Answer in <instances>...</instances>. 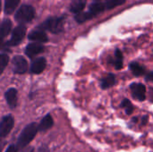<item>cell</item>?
<instances>
[{"instance_id":"6da1fadb","label":"cell","mask_w":153,"mask_h":152,"mask_svg":"<svg viewBox=\"0 0 153 152\" xmlns=\"http://www.w3.org/2000/svg\"><path fill=\"white\" fill-rule=\"evenodd\" d=\"M37 132H38V125L35 123H30L28 125H26L24 129L22 131L18 138V142H17L18 147L21 149L26 147L36 136Z\"/></svg>"},{"instance_id":"7a4b0ae2","label":"cell","mask_w":153,"mask_h":152,"mask_svg":"<svg viewBox=\"0 0 153 152\" xmlns=\"http://www.w3.org/2000/svg\"><path fill=\"white\" fill-rule=\"evenodd\" d=\"M35 16V10L31 5H22L15 13V20L21 23H26L30 22Z\"/></svg>"},{"instance_id":"3957f363","label":"cell","mask_w":153,"mask_h":152,"mask_svg":"<svg viewBox=\"0 0 153 152\" xmlns=\"http://www.w3.org/2000/svg\"><path fill=\"white\" fill-rule=\"evenodd\" d=\"M44 30H48L52 33H59L63 30L64 21L61 17H50L40 26Z\"/></svg>"},{"instance_id":"277c9868","label":"cell","mask_w":153,"mask_h":152,"mask_svg":"<svg viewBox=\"0 0 153 152\" xmlns=\"http://www.w3.org/2000/svg\"><path fill=\"white\" fill-rule=\"evenodd\" d=\"M13 125H14V120L11 115L4 116L0 123V137L1 138L6 137L12 131Z\"/></svg>"},{"instance_id":"5b68a950","label":"cell","mask_w":153,"mask_h":152,"mask_svg":"<svg viewBox=\"0 0 153 152\" xmlns=\"http://www.w3.org/2000/svg\"><path fill=\"white\" fill-rule=\"evenodd\" d=\"M25 34H26V27L24 25L17 26L12 33V37H11V39L8 41V45L9 46L18 45L23 39Z\"/></svg>"},{"instance_id":"8992f818","label":"cell","mask_w":153,"mask_h":152,"mask_svg":"<svg viewBox=\"0 0 153 152\" xmlns=\"http://www.w3.org/2000/svg\"><path fill=\"white\" fill-rule=\"evenodd\" d=\"M13 73L22 74L28 70V63L25 58L20 56H16L13 60Z\"/></svg>"},{"instance_id":"52a82bcc","label":"cell","mask_w":153,"mask_h":152,"mask_svg":"<svg viewBox=\"0 0 153 152\" xmlns=\"http://www.w3.org/2000/svg\"><path fill=\"white\" fill-rule=\"evenodd\" d=\"M131 90L133 92V96L140 100L143 101L146 97V88L142 83H133L131 85Z\"/></svg>"},{"instance_id":"ba28073f","label":"cell","mask_w":153,"mask_h":152,"mask_svg":"<svg viewBox=\"0 0 153 152\" xmlns=\"http://www.w3.org/2000/svg\"><path fill=\"white\" fill-rule=\"evenodd\" d=\"M47 65V61L44 57H39L35 59L30 65V72L35 74H39L44 71Z\"/></svg>"},{"instance_id":"9c48e42d","label":"cell","mask_w":153,"mask_h":152,"mask_svg":"<svg viewBox=\"0 0 153 152\" xmlns=\"http://www.w3.org/2000/svg\"><path fill=\"white\" fill-rule=\"evenodd\" d=\"M44 50V47L41 44L39 43H30L26 47L25 49V53L29 57H33L35 56H37L38 54L41 53Z\"/></svg>"},{"instance_id":"30bf717a","label":"cell","mask_w":153,"mask_h":152,"mask_svg":"<svg viewBox=\"0 0 153 152\" xmlns=\"http://www.w3.org/2000/svg\"><path fill=\"white\" fill-rule=\"evenodd\" d=\"M28 39L35 41V42H47L48 40L47 34L43 31V30H32L29 35H28Z\"/></svg>"},{"instance_id":"8fae6325","label":"cell","mask_w":153,"mask_h":152,"mask_svg":"<svg viewBox=\"0 0 153 152\" xmlns=\"http://www.w3.org/2000/svg\"><path fill=\"white\" fill-rule=\"evenodd\" d=\"M5 99L11 108H14L17 105V90L13 88L9 89L5 92Z\"/></svg>"},{"instance_id":"7c38bea8","label":"cell","mask_w":153,"mask_h":152,"mask_svg":"<svg viewBox=\"0 0 153 152\" xmlns=\"http://www.w3.org/2000/svg\"><path fill=\"white\" fill-rule=\"evenodd\" d=\"M11 29H12V22L10 20H4L1 23L0 25V46L2 45V42L4 37H6L8 33L10 32Z\"/></svg>"},{"instance_id":"4fadbf2b","label":"cell","mask_w":153,"mask_h":152,"mask_svg":"<svg viewBox=\"0 0 153 152\" xmlns=\"http://www.w3.org/2000/svg\"><path fill=\"white\" fill-rule=\"evenodd\" d=\"M53 118L50 115H47L40 122V124L38 126V130L40 132H45L48 129H50L53 125Z\"/></svg>"},{"instance_id":"5bb4252c","label":"cell","mask_w":153,"mask_h":152,"mask_svg":"<svg viewBox=\"0 0 153 152\" xmlns=\"http://www.w3.org/2000/svg\"><path fill=\"white\" fill-rule=\"evenodd\" d=\"M86 5V0H73L70 4V11L74 13H81Z\"/></svg>"},{"instance_id":"9a60e30c","label":"cell","mask_w":153,"mask_h":152,"mask_svg":"<svg viewBox=\"0 0 153 152\" xmlns=\"http://www.w3.org/2000/svg\"><path fill=\"white\" fill-rule=\"evenodd\" d=\"M21 0H5L4 1V13L11 14L14 12Z\"/></svg>"},{"instance_id":"2e32d148","label":"cell","mask_w":153,"mask_h":152,"mask_svg":"<svg viewBox=\"0 0 153 152\" xmlns=\"http://www.w3.org/2000/svg\"><path fill=\"white\" fill-rule=\"evenodd\" d=\"M116 82L115 76L113 74H108L101 81V88L102 89H108L111 86H113Z\"/></svg>"},{"instance_id":"e0dca14e","label":"cell","mask_w":153,"mask_h":152,"mask_svg":"<svg viewBox=\"0 0 153 152\" xmlns=\"http://www.w3.org/2000/svg\"><path fill=\"white\" fill-rule=\"evenodd\" d=\"M105 7H106L105 4H102V3H93V4H91L90 5V12L95 16L98 13L103 12Z\"/></svg>"},{"instance_id":"ac0fdd59","label":"cell","mask_w":153,"mask_h":152,"mask_svg":"<svg viewBox=\"0 0 153 152\" xmlns=\"http://www.w3.org/2000/svg\"><path fill=\"white\" fill-rule=\"evenodd\" d=\"M94 15L91 13V12H87V13H77V15L75 16V20L77 22L79 23H82L90 19H91Z\"/></svg>"},{"instance_id":"d6986e66","label":"cell","mask_w":153,"mask_h":152,"mask_svg":"<svg viewBox=\"0 0 153 152\" xmlns=\"http://www.w3.org/2000/svg\"><path fill=\"white\" fill-rule=\"evenodd\" d=\"M130 69L132 70L133 73L135 76H141L144 73V69L142 67V65H140L137 63H132L130 64Z\"/></svg>"},{"instance_id":"ffe728a7","label":"cell","mask_w":153,"mask_h":152,"mask_svg":"<svg viewBox=\"0 0 153 152\" xmlns=\"http://www.w3.org/2000/svg\"><path fill=\"white\" fill-rule=\"evenodd\" d=\"M9 62V57L5 54H0V74L4 72Z\"/></svg>"},{"instance_id":"44dd1931","label":"cell","mask_w":153,"mask_h":152,"mask_svg":"<svg viewBox=\"0 0 153 152\" xmlns=\"http://www.w3.org/2000/svg\"><path fill=\"white\" fill-rule=\"evenodd\" d=\"M125 2H126V0H108L105 4V6L108 9H113L116 6L125 4Z\"/></svg>"},{"instance_id":"7402d4cb","label":"cell","mask_w":153,"mask_h":152,"mask_svg":"<svg viewBox=\"0 0 153 152\" xmlns=\"http://www.w3.org/2000/svg\"><path fill=\"white\" fill-rule=\"evenodd\" d=\"M121 107L126 109V112L127 115H131L133 113V111H134V108H133L131 102L128 99H124L122 104H121Z\"/></svg>"},{"instance_id":"603a6c76","label":"cell","mask_w":153,"mask_h":152,"mask_svg":"<svg viewBox=\"0 0 153 152\" xmlns=\"http://www.w3.org/2000/svg\"><path fill=\"white\" fill-rule=\"evenodd\" d=\"M5 152H17V148L14 145H10Z\"/></svg>"},{"instance_id":"cb8c5ba5","label":"cell","mask_w":153,"mask_h":152,"mask_svg":"<svg viewBox=\"0 0 153 152\" xmlns=\"http://www.w3.org/2000/svg\"><path fill=\"white\" fill-rule=\"evenodd\" d=\"M146 79H147L148 81H152V82H153V72L150 73L146 76Z\"/></svg>"},{"instance_id":"d4e9b609","label":"cell","mask_w":153,"mask_h":152,"mask_svg":"<svg viewBox=\"0 0 153 152\" xmlns=\"http://www.w3.org/2000/svg\"><path fill=\"white\" fill-rule=\"evenodd\" d=\"M37 152H49L47 147H40Z\"/></svg>"},{"instance_id":"484cf974","label":"cell","mask_w":153,"mask_h":152,"mask_svg":"<svg viewBox=\"0 0 153 152\" xmlns=\"http://www.w3.org/2000/svg\"><path fill=\"white\" fill-rule=\"evenodd\" d=\"M23 152H33V149L32 148H29V149L25 150Z\"/></svg>"},{"instance_id":"4316f807","label":"cell","mask_w":153,"mask_h":152,"mask_svg":"<svg viewBox=\"0 0 153 152\" xmlns=\"http://www.w3.org/2000/svg\"><path fill=\"white\" fill-rule=\"evenodd\" d=\"M1 142V141H0ZM3 146H4V143H2V144H0V151H1V150L3 149Z\"/></svg>"},{"instance_id":"83f0119b","label":"cell","mask_w":153,"mask_h":152,"mask_svg":"<svg viewBox=\"0 0 153 152\" xmlns=\"http://www.w3.org/2000/svg\"><path fill=\"white\" fill-rule=\"evenodd\" d=\"M0 10H1V1H0Z\"/></svg>"},{"instance_id":"f1b7e54d","label":"cell","mask_w":153,"mask_h":152,"mask_svg":"<svg viewBox=\"0 0 153 152\" xmlns=\"http://www.w3.org/2000/svg\"><path fill=\"white\" fill-rule=\"evenodd\" d=\"M97 1H100V0H97Z\"/></svg>"}]
</instances>
